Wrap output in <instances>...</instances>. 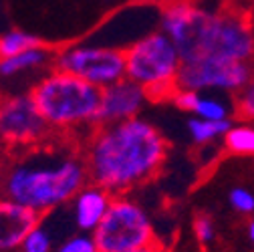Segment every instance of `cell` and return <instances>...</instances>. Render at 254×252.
Returning <instances> with one entry per match:
<instances>
[{
    "mask_svg": "<svg viewBox=\"0 0 254 252\" xmlns=\"http://www.w3.org/2000/svg\"><path fill=\"white\" fill-rule=\"evenodd\" d=\"M168 151L164 133L141 117L97 125L83 143L91 182L113 196L129 194L157 176Z\"/></svg>",
    "mask_w": 254,
    "mask_h": 252,
    "instance_id": "cell-1",
    "label": "cell"
},
{
    "mask_svg": "<svg viewBox=\"0 0 254 252\" xmlns=\"http://www.w3.org/2000/svg\"><path fill=\"white\" fill-rule=\"evenodd\" d=\"M160 28L176 43L182 63H254V28L242 12L172 0L162 8Z\"/></svg>",
    "mask_w": 254,
    "mask_h": 252,
    "instance_id": "cell-2",
    "label": "cell"
},
{
    "mask_svg": "<svg viewBox=\"0 0 254 252\" xmlns=\"http://www.w3.org/2000/svg\"><path fill=\"white\" fill-rule=\"evenodd\" d=\"M89 182L83 151L35 145L2 172L0 198L14 200L47 216L69 204Z\"/></svg>",
    "mask_w": 254,
    "mask_h": 252,
    "instance_id": "cell-3",
    "label": "cell"
},
{
    "mask_svg": "<svg viewBox=\"0 0 254 252\" xmlns=\"http://www.w3.org/2000/svg\"><path fill=\"white\" fill-rule=\"evenodd\" d=\"M103 89L77 75L53 69L30 89L39 111L55 133L87 135L97 127Z\"/></svg>",
    "mask_w": 254,
    "mask_h": 252,
    "instance_id": "cell-4",
    "label": "cell"
},
{
    "mask_svg": "<svg viewBox=\"0 0 254 252\" xmlns=\"http://www.w3.org/2000/svg\"><path fill=\"white\" fill-rule=\"evenodd\" d=\"M180 67L182 55L162 28L125 47V77L139 83L149 101L172 99L178 89Z\"/></svg>",
    "mask_w": 254,
    "mask_h": 252,
    "instance_id": "cell-5",
    "label": "cell"
},
{
    "mask_svg": "<svg viewBox=\"0 0 254 252\" xmlns=\"http://www.w3.org/2000/svg\"><path fill=\"white\" fill-rule=\"evenodd\" d=\"M93 238L101 252H131L157 242L147 212L127 194L113 198Z\"/></svg>",
    "mask_w": 254,
    "mask_h": 252,
    "instance_id": "cell-6",
    "label": "cell"
},
{
    "mask_svg": "<svg viewBox=\"0 0 254 252\" xmlns=\"http://www.w3.org/2000/svg\"><path fill=\"white\" fill-rule=\"evenodd\" d=\"M53 69L77 75L103 89L125 77V49L103 45L63 47L55 51Z\"/></svg>",
    "mask_w": 254,
    "mask_h": 252,
    "instance_id": "cell-7",
    "label": "cell"
},
{
    "mask_svg": "<svg viewBox=\"0 0 254 252\" xmlns=\"http://www.w3.org/2000/svg\"><path fill=\"white\" fill-rule=\"evenodd\" d=\"M51 125L30 93L0 97V141L8 147H35L47 143Z\"/></svg>",
    "mask_w": 254,
    "mask_h": 252,
    "instance_id": "cell-8",
    "label": "cell"
},
{
    "mask_svg": "<svg viewBox=\"0 0 254 252\" xmlns=\"http://www.w3.org/2000/svg\"><path fill=\"white\" fill-rule=\"evenodd\" d=\"M254 75V63L250 61H230V63H214V61H186L182 63L178 73L180 89L194 91H242Z\"/></svg>",
    "mask_w": 254,
    "mask_h": 252,
    "instance_id": "cell-9",
    "label": "cell"
},
{
    "mask_svg": "<svg viewBox=\"0 0 254 252\" xmlns=\"http://www.w3.org/2000/svg\"><path fill=\"white\" fill-rule=\"evenodd\" d=\"M147 101H149L147 91L139 83L131 81L129 77H123V79L115 81L113 85L103 87L97 125L139 117V113Z\"/></svg>",
    "mask_w": 254,
    "mask_h": 252,
    "instance_id": "cell-10",
    "label": "cell"
},
{
    "mask_svg": "<svg viewBox=\"0 0 254 252\" xmlns=\"http://www.w3.org/2000/svg\"><path fill=\"white\" fill-rule=\"evenodd\" d=\"M43 222V214L8 198H0V252H18L24 238Z\"/></svg>",
    "mask_w": 254,
    "mask_h": 252,
    "instance_id": "cell-11",
    "label": "cell"
},
{
    "mask_svg": "<svg viewBox=\"0 0 254 252\" xmlns=\"http://www.w3.org/2000/svg\"><path fill=\"white\" fill-rule=\"evenodd\" d=\"M113 194L105 188H101L99 184L89 182L83 190L71 200L73 204V220L81 232H89L93 234L97 230V226L101 224V220L105 218L111 202H113Z\"/></svg>",
    "mask_w": 254,
    "mask_h": 252,
    "instance_id": "cell-12",
    "label": "cell"
},
{
    "mask_svg": "<svg viewBox=\"0 0 254 252\" xmlns=\"http://www.w3.org/2000/svg\"><path fill=\"white\" fill-rule=\"evenodd\" d=\"M53 57H55V51L49 49L47 45L12 55V57H4V59H0V77L8 79V77L35 71V69H43L49 63L53 65Z\"/></svg>",
    "mask_w": 254,
    "mask_h": 252,
    "instance_id": "cell-13",
    "label": "cell"
},
{
    "mask_svg": "<svg viewBox=\"0 0 254 252\" xmlns=\"http://www.w3.org/2000/svg\"><path fill=\"white\" fill-rule=\"evenodd\" d=\"M230 127H232L230 119H222V121H210L202 117L188 119V133L196 145H208L220 137H224L230 131Z\"/></svg>",
    "mask_w": 254,
    "mask_h": 252,
    "instance_id": "cell-14",
    "label": "cell"
},
{
    "mask_svg": "<svg viewBox=\"0 0 254 252\" xmlns=\"http://www.w3.org/2000/svg\"><path fill=\"white\" fill-rule=\"evenodd\" d=\"M37 47H43V41L39 37L26 33V30L14 28L0 37V59L12 57V55H18L30 49H37Z\"/></svg>",
    "mask_w": 254,
    "mask_h": 252,
    "instance_id": "cell-15",
    "label": "cell"
},
{
    "mask_svg": "<svg viewBox=\"0 0 254 252\" xmlns=\"http://www.w3.org/2000/svg\"><path fill=\"white\" fill-rule=\"evenodd\" d=\"M228 153L254 155V127L252 125H232L230 131L222 137Z\"/></svg>",
    "mask_w": 254,
    "mask_h": 252,
    "instance_id": "cell-16",
    "label": "cell"
},
{
    "mask_svg": "<svg viewBox=\"0 0 254 252\" xmlns=\"http://www.w3.org/2000/svg\"><path fill=\"white\" fill-rule=\"evenodd\" d=\"M196 117H202V119H210V121H222V119H230V111L226 107V103L218 99V97H212V95H200V101L196 105V111H194Z\"/></svg>",
    "mask_w": 254,
    "mask_h": 252,
    "instance_id": "cell-17",
    "label": "cell"
},
{
    "mask_svg": "<svg viewBox=\"0 0 254 252\" xmlns=\"http://www.w3.org/2000/svg\"><path fill=\"white\" fill-rule=\"evenodd\" d=\"M18 252H53V238L43 222L24 238Z\"/></svg>",
    "mask_w": 254,
    "mask_h": 252,
    "instance_id": "cell-18",
    "label": "cell"
},
{
    "mask_svg": "<svg viewBox=\"0 0 254 252\" xmlns=\"http://www.w3.org/2000/svg\"><path fill=\"white\" fill-rule=\"evenodd\" d=\"M55 252H101V250H99L97 242H95L93 234L79 232V234H73L63 240Z\"/></svg>",
    "mask_w": 254,
    "mask_h": 252,
    "instance_id": "cell-19",
    "label": "cell"
},
{
    "mask_svg": "<svg viewBox=\"0 0 254 252\" xmlns=\"http://www.w3.org/2000/svg\"><path fill=\"white\" fill-rule=\"evenodd\" d=\"M236 111L244 119H254V75L248 81V85L238 91L236 95Z\"/></svg>",
    "mask_w": 254,
    "mask_h": 252,
    "instance_id": "cell-20",
    "label": "cell"
},
{
    "mask_svg": "<svg viewBox=\"0 0 254 252\" xmlns=\"http://www.w3.org/2000/svg\"><path fill=\"white\" fill-rule=\"evenodd\" d=\"M228 200L236 212H240L244 216L254 214V194L250 190H246V188H232Z\"/></svg>",
    "mask_w": 254,
    "mask_h": 252,
    "instance_id": "cell-21",
    "label": "cell"
},
{
    "mask_svg": "<svg viewBox=\"0 0 254 252\" xmlns=\"http://www.w3.org/2000/svg\"><path fill=\"white\" fill-rule=\"evenodd\" d=\"M200 95H202L200 91H194V89H180V87H178L170 101H172L178 109H182V111L194 113V111H196V105H198V101H200Z\"/></svg>",
    "mask_w": 254,
    "mask_h": 252,
    "instance_id": "cell-22",
    "label": "cell"
},
{
    "mask_svg": "<svg viewBox=\"0 0 254 252\" xmlns=\"http://www.w3.org/2000/svg\"><path fill=\"white\" fill-rule=\"evenodd\" d=\"M194 234L202 244H210L216 238V226L214 220L208 214H198L194 218Z\"/></svg>",
    "mask_w": 254,
    "mask_h": 252,
    "instance_id": "cell-23",
    "label": "cell"
},
{
    "mask_svg": "<svg viewBox=\"0 0 254 252\" xmlns=\"http://www.w3.org/2000/svg\"><path fill=\"white\" fill-rule=\"evenodd\" d=\"M131 252H168L160 242H153V244H149V246H143V248H139V250H131Z\"/></svg>",
    "mask_w": 254,
    "mask_h": 252,
    "instance_id": "cell-24",
    "label": "cell"
},
{
    "mask_svg": "<svg viewBox=\"0 0 254 252\" xmlns=\"http://www.w3.org/2000/svg\"><path fill=\"white\" fill-rule=\"evenodd\" d=\"M248 236H250V240L254 242V220H252V222L248 224Z\"/></svg>",
    "mask_w": 254,
    "mask_h": 252,
    "instance_id": "cell-25",
    "label": "cell"
},
{
    "mask_svg": "<svg viewBox=\"0 0 254 252\" xmlns=\"http://www.w3.org/2000/svg\"><path fill=\"white\" fill-rule=\"evenodd\" d=\"M137 2H149V0H137Z\"/></svg>",
    "mask_w": 254,
    "mask_h": 252,
    "instance_id": "cell-26",
    "label": "cell"
}]
</instances>
